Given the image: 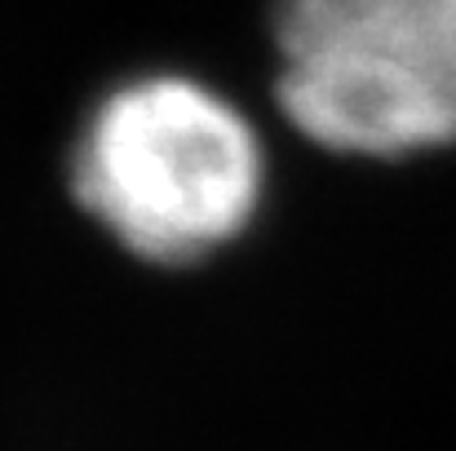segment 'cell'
<instances>
[{"mask_svg":"<svg viewBox=\"0 0 456 451\" xmlns=\"http://www.w3.org/2000/svg\"><path fill=\"white\" fill-rule=\"evenodd\" d=\"M71 195L138 262L191 266L253 226L266 147L213 85L177 71L134 76L76 133Z\"/></svg>","mask_w":456,"mask_h":451,"instance_id":"obj_1","label":"cell"},{"mask_svg":"<svg viewBox=\"0 0 456 451\" xmlns=\"http://www.w3.org/2000/svg\"><path fill=\"white\" fill-rule=\"evenodd\" d=\"M275 93L332 155L456 147V0H280Z\"/></svg>","mask_w":456,"mask_h":451,"instance_id":"obj_2","label":"cell"}]
</instances>
